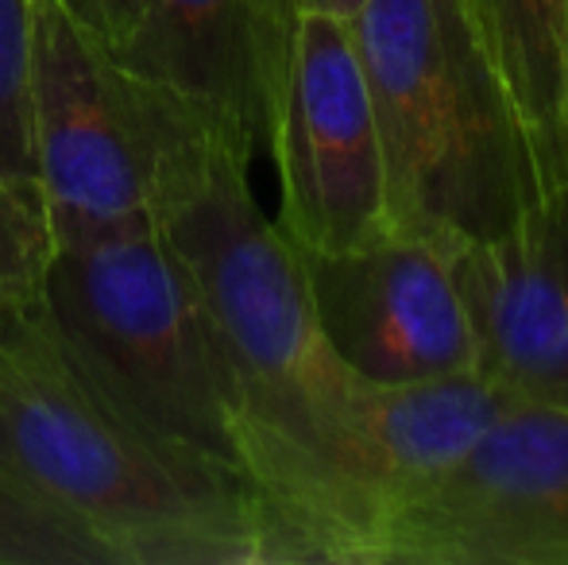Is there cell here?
Returning <instances> with one entry per match:
<instances>
[{"label":"cell","instance_id":"cell-1","mask_svg":"<svg viewBox=\"0 0 568 565\" xmlns=\"http://www.w3.org/2000/svg\"><path fill=\"white\" fill-rule=\"evenodd\" d=\"M124 85L151 225L205 310L240 468L291 565H364L383 523L484 434L491 400L471 380L379 387L352 376L317 322L298 249L255 202L252 163L194 117Z\"/></svg>","mask_w":568,"mask_h":565},{"label":"cell","instance_id":"cell-2","mask_svg":"<svg viewBox=\"0 0 568 565\" xmlns=\"http://www.w3.org/2000/svg\"><path fill=\"white\" fill-rule=\"evenodd\" d=\"M0 468L105 565H291L260 492L120 418L62 356L39 302L0 317Z\"/></svg>","mask_w":568,"mask_h":565},{"label":"cell","instance_id":"cell-3","mask_svg":"<svg viewBox=\"0 0 568 565\" xmlns=\"http://www.w3.org/2000/svg\"><path fill=\"white\" fill-rule=\"evenodd\" d=\"M395 236L453 256L541 205L526 143L456 0H367L348 20Z\"/></svg>","mask_w":568,"mask_h":565},{"label":"cell","instance_id":"cell-4","mask_svg":"<svg viewBox=\"0 0 568 565\" xmlns=\"http://www.w3.org/2000/svg\"><path fill=\"white\" fill-rule=\"evenodd\" d=\"M39 310L120 418L163 450L244 476L210 322L155 225L59 249Z\"/></svg>","mask_w":568,"mask_h":565},{"label":"cell","instance_id":"cell-5","mask_svg":"<svg viewBox=\"0 0 568 565\" xmlns=\"http://www.w3.org/2000/svg\"><path fill=\"white\" fill-rule=\"evenodd\" d=\"M364 565H568V411L503 407L383 523Z\"/></svg>","mask_w":568,"mask_h":565},{"label":"cell","instance_id":"cell-6","mask_svg":"<svg viewBox=\"0 0 568 565\" xmlns=\"http://www.w3.org/2000/svg\"><path fill=\"white\" fill-rule=\"evenodd\" d=\"M267 155L278 174L275 225L302 256H337L390 236L379 132L344 20H294Z\"/></svg>","mask_w":568,"mask_h":565},{"label":"cell","instance_id":"cell-7","mask_svg":"<svg viewBox=\"0 0 568 565\" xmlns=\"http://www.w3.org/2000/svg\"><path fill=\"white\" fill-rule=\"evenodd\" d=\"M31 171L54 252L151 225L135 109L109 54L39 0L28 78Z\"/></svg>","mask_w":568,"mask_h":565},{"label":"cell","instance_id":"cell-8","mask_svg":"<svg viewBox=\"0 0 568 565\" xmlns=\"http://www.w3.org/2000/svg\"><path fill=\"white\" fill-rule=\"evenodd\" d=\"M294 20L291 0H143L109 62L252 163L267 155Z\"/></svg>","mask_w":568,"mask_h":565},{"label":"cell","instance_id":"cell-9","mask_svg":"<svg viewBox=\"0 0 568 565\" xmlns=\"http://www.w3.org/2000/svg\"><path fill=\"white\" fill-rule=\"evenodd\" d=\"M302 264L317 322L352 376L379 387L476 376L468 314L434 244L390 233Z\"/></svg>","mask_w":568,"mask_h":565},{"label":"cell","instance_id":"cell-10","mask_svg":"<svg viewBox=\"0 0 568 565\" xmlns=\"http://www.w3.org/2000/svg\"><path fill=\"white\" fill-rule=\"evenodd\" d=\"M476 376L518 407L568 411V190L449 256Z\"/></svg>","mask_w":568,"mask_h":565},{"label":"cell","instance_id":"cell-11","mask_svg":"<svg viewBox=\"0 0 568 565\" xmlns=\"http://www.w3.org/2000/svg\"><path fill=\"white\" fill-rule=\"evenodd\" d=\"M526 143L541 202L568 190V0H456Z\"/></svg>","mask_w":568,"mask_h":565},{"label":"cell","instance_id":"cell-12","mask_svg":"<svg viewBox=\"0 0 568 565\" xmlns=\"http://www.w3.org/2000/svg\"><path fill=\"white\" fill-rule=\"evenodd\" d=\"M51 260L54 241L39 190L0 174V317L36 306Z\"/></svg>","mask_w":568,"mask_h":565},{"label":"cell","instance_id":"cell-13","mask_svg":"<svg viewBox=\"0 0 568 565\" xmlns=\"http://www.w3.org/2000/svg\"><path fill=\"white\" fill-rule=\"evenodd\" d=\"M39 0H0V174L36 186L28 132V78Z\"/></svg>","mask_w":568,"mask_h":565},{"label":"cell","instance_id":"cell-14","mask_svg":"<svg viewBox=\"0 0 568 565\" xmlns=\"http://www.w3.org/2000/svg\"><path fill=\"white\" fill-rule=\"evenodd\" d=\"M0 565H105V558L0 468Z\"/></svg>","mask_w":568,"mask_h":565},{"label":"cell","instance_id":"cell-15","mask_svg":"<svg viewBox=\"0 0 568 565\" xmlns=\"http://www.w3.org/2000/svg\"><path fill=\"white\" fill-rule=\"evenodd\" d=\"M59 4L105 54L132 36L143 12V0H59Z\"/></svg>","mask_w":568,"mask_h":565},{"label":"cell","instance_id":"cell-16","mask_svg":"<svg viewBox=\"0 0 568 565\" xmlns=\"http://www.w3.org/2000/svg\"><path fill=\"white\" fill-rule=\"evenodd\" d=\"M294 12H310V16H333V20H344L348 23L352 16L359 12V8L367 4V0H291Z\"/></svg>","mask_w":568,"mask_h":565}]
</instances>
